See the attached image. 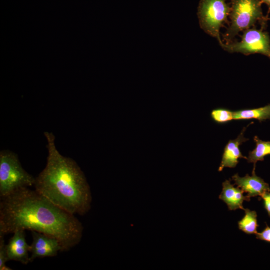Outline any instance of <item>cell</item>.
<instances>
[{"instance_id":"1","label":"cell","mask_w":270,"mask_h":270,"mask_svg":"<svg viewBox=\"0 0 270 270\" xmlns=\"http://www.w3.org/2000/svg\"><path fill=\"white\" fill-rule=\"evenodd\" d=\"M81 222L36 190L22 188L0 198V234L18 230L36 231L57 238L64 252L80 242Z\"/></svg>"},{"instance_id":"2","label":"cell","mask_w":270,"mask_h":270,"mask_svg":"<svg viewBox=\"0 0 270 270\" xmlns=\"http://www.w3.org/2000/svg\"><path fill=\"white\" fill-rule=\"evenodd\" d=\"M44 134L48 156L46 167L35 178V190L65 210L84 215L90 209L92 202L85 176L74 160L57 150L53 134L46 132Z\"/></svg>"},{"instance_id":"3","label":"cell","mask_w":270,"mask_h":270,"mask_svg":"<svg viewBox=\"0 0 270 270\" xmlns=\"http://www.w3.org/2000/svg\"><path fill=\"white\" fill-rule=\"evenodd\" d=\"M231 8L229 16L230 24L224 35L225 43L232 42L240 32L250 28L257 22L262 28L268 20L264 16L260 0H230Z\"/></svg>"},{"instance_id":"4","label":"cell","mask_w":270,"mask_h":270,"mask_svg":"<svg viewBox=\"0 0 270 270\" xmlns=\"http://www.w3.org/2000/svg\"><path fill=\"white\" fill-rule=\"evenodd\" d=\"M35 178L22 166L16 154L0 152V197L7 196L22 188L34 185Z\"/></svg>"},{"instance_id":"5","label":"cell","mask_w":270,"mask_h":270,"mask_svg":"<svg viewBox=\"0 0 270 270\" xmlns=\"http://www.w3.org/2000/svg\"><path fill=\"white\" fill-rule=\"evenodd\" d=\"M228 0H200L198 7V16L200 28L216 38L221 46L223 44L220 30L227 22L231 6Z\"/></svg>"},{"instance_id":"6","label":"cell","mask_w":270,"mask_h":270,"mask_svg":"<svg viewBox=\"0 0 270 270\" xmlns=\"http://www.w3.org/2000/svg\"><path fill=\"white\" fill-rule=\"evenodd\" d=\"M239 42L224 43L220 46L230 53L245 55L260 54L270 58V38L268 34L254 28L244 30Z\"/></svg>"},{"instance_id":"7","label":"cell","mask_w":270,"mask_h":270,"mask_svg":"<svg viewBox=\"0 0 270 270\" xmlns=\"http://www.w3.org/2000/svg\"><path fill=\"white\" fill-rule=\"evenodd\" d=\"M32 234L30 262L36 258L53 257L59 252H64L62 244L56 238L36 231H32Z\"/></svg>"},{"instance_id":"8","label":"cell","mask_w":270,"mask_h":270,"mask_svg":"<svg viewBox=\"0 0 270 270\" xmlns=\"http://www.w3.org/2000/svg\"><path fill=\"white\" fill-rule=\"evenodd\" d=\"M25 230H18L13 234V236L6 244V251L8 260L19 262L24 264H27L30 261V245L26 240Z\"/></svg>"},{"instance_id":"9","label":"cell","mask_w":270,"mask_h":270,"mask_svg":"<svg viewBox=\"0 0 270 270\" xmlns=\"http://www.w3.org/2000/svg\"><path fill=\"white\" fill-rule=\"evenodd\" d=\"M255 168L256 166H254L252 176L246 174L244 176L240 177L238 174H236L232 177L234 184L240 188L244 192H246L250 198L260 196L265 192H270L268 184L256 175Z\"/></svg>"},{"instance_id":"10","label":"cell","mask_w":270,"mask_h":270,"mask_svg":"<svg viewBox=\"0 0 270 270\" xmlns=\"http://www.w3.org/2000/svg\"><path fill=\"white\" fill-rule=\"evenodd\" d=\"M252 122H250L248 126ZM247 126L243 128L238 137L236 139L230 140L225 146L218 171H222L225 167L235 168L238 163V158L247 159L246 156L242 154L239 148L240 144L248 140L244 136Z\"/></svg>"},{"instance_id":"11","label":"cell","mask_w":270,"mask_h":270,"mask_svg":"<svg viewBox=\"0 0 270 270\" xmlns=\"http://www.w3.org/2000/svg\"><path fill=\"white\" fill-rule=\"evenodd\" d=\"M222 190L219 196V198L224 202L229 210H236L242 209L244 210L242 203L244 200L249 202L250 198L244 196V192L238 187H234L231 184L230 180H226L222 184Z\"/></svg>"},{"instance_id":"12","label":"cell","mask_w":270,"mask_h":270,"mask_svg":"<svg viewBox=\"0 0 270 270\" xmlns=\"http://www.w3.org/2000/svg\"><path fill=\"white\" fill-rule=\"evenodd\" d=\"M233 118L235 120L256 119L260 122L270 120V104L259 108L234 111Z\"/></svg>"},{"instance_id":"13","label":"cell","mask_w":270,"mask_h":270,"mask_svg":"<svg viewBox=\"0 0 270 270\" xmlns=\"http://www.w3.org/2000/svg\"><path fill=\"white\" fill-rule=\"evenodd\" d=\"M254 140L256 147L248 152L246 160L248 163H254L256 166L258 161H263L264 156L270 155V142L262 140L257 136H254Z\"/></svg>"},{"instance_id":"14","label":"cell","mask_w":270,"mask_h":270,"mask_svg":"<svg viewBox=\"0 0 270 270\" xmlns=\"http://www.w3.org/2000/svg\"><path fill=\"white\" fill-rule=\"evenodd\" d=\"M244 210L245 212L244 216L238 222L239 229L246 234H256L257 228L258 226L256 212L248 208H244Z\"/></svg>"},{"instance_id":"15","label":"cell","mask_w":270,"mask_h":270,"mask_svg":"<svg viewBox=\"0 0 270 270\" xmlns=\"http://www.w3.org/2000/svg\"><path fill=\"white\" fill-rule=\"evenodd\" d=\"M212 120L218 124H224L233 118V112L225 108H216L211 112Z\"/></svg>"},{"instance_id":"16","label":"cell","mask_w":270,"mask_h":270,"mask_svg":"<svg viewBox=\"0 0 270 270\" xmlns=\"http://www.w3.org/2000/svg\"><path fill=\"white\" fill-rule=\"evenodd\" d=\"M4 235L0 234V270H12L6 265L8 261L6 251V244L4 240Z\"/></svg>"},{"instance_id":"17","label":"cell","mask_w":270,"mask_h":270,"mask_svg":"<svg viewBox=\"0 0 270 270\" xmlns=\"http://www.w3.org/2000/svg\"><path fill=\"white\" fill-rule=\"evenodd\" d=\"M256 234V238L270 242V227L267 224L262 231L257 232Z\"/></svg>"},{"instance_id":"18","label":"cell","mask_w":270,"mask_h":270,"mask_svg":"<svg viewBox=\"0 0 270 270\" xmlns=\"http://www.w3.org/2000/svg\"><path fill=\"white\" fill-rule=\"evenodd\" d=\"M260 196L263 200L264 208L266 209L268 216L270 217V192H265Z\"/></svg>"},{"instance_id":"19","label":"cell","mask_w":270,"mask_h":270,"mask_svg":"<svg viewBox=\"0 0 270 270\" xmlns=\"http://www.w3.org/2000/svg\"><path fill=\"white\" fill-rule=\"evenodd\" d=\"M262 3H264L267 5L268 8V10L270 11V0H260Z\"/></svg>"}]
</instances>
